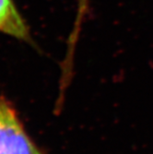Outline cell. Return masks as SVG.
<instances>
[{"instance_id": "7a4b0ae2", "label": "cell", "mask_w": 153, "mask_h": 154, "mask_svg": "<svg viewBox=\"0 0 153 154\" xmlns=\"http://www.w3.org/2000/svg\"><path fill=\"white\" fill-rule=\"evenodd\" d=\"M0 33L29 45H35L31 28L15 0H0Z\"/></svg>"}, {"instance_id": "6da1fadb", "label": "cell", "mask_w": 153, "mask_h": 154, "mask_svg": "<svg viewBox=\"0 0 153 154\" xmlns=\"http://www.w3.org/2000/svg\"><path fill=\"white\" fill-rule=\"evenodd\" d=\"M0 154H43L27 133L16 110L1 96Z\"/></svg>"}]
</instances>
